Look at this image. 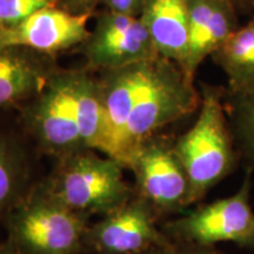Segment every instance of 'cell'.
<instances>
[{
	"label": "cell",
	"mask_w": 254,
	"mask_h": 254,
	"mask_svg": "<svg viewBox=\"0 0 254 254\" xmlns=\"http://www.w3.org/2000/svg\"><path fill=\"white\" fill-rule=\"evenodd\" d=\"M127 170L134 176V192L159 217L180 214L190 206L189 177L174 151L172 136L158 133L139 145Z\"/></svg>",
	"instance_id": "obj_7"
},
{
	"label": "cell",
	"mask_w": 254,
	"mask_h": 254,
	"mask_svg": "<svg viewBox=\"0 0 254 254\" xmlns=\"http://www.w3.org/2000/svg\"><path fill=\"white\" fill-rule=\"evenodd\" d=\"M200 90L201 104L194 125L174 139V151L190 180L192 205L240 166L225 110L226 87L201 82Z\"/></svg>",
	"instance_id": "obj_1"
},
{
	"label": "cell",
	"mask_w": 254,
	"mask_h": 254,
	"mask_svg": "<svg viewBox=\"0 0 254 254\" xmlns=\"http://www.w3.org/2000/svg\"><path fill=\"white\" fill-rule=\"evenodd\" d=\"M227 75L226 92L247 95L254 92V14L211 56Z\"/></svg>",
	"instance_id": "obj_14"
},
{
	"label": "cell",
	"mask_w": 254,
	"mask_h": 254,
	"mask_svg": "<svg viewBox=\"0 0 254 254\" xmlns=\"http://www.w3.org/2000/svg\"><path fill=\"white\" fill-rule=\"evenodd\" d=\"M2 225L19 254H81L90 219L57 201L38 182Z\"/></svg>",
	"instance_id": "obj_4"
},
{
	"label": "cell",
	"mask_w": 254,
	"mask_h": 254,
	"mask_svg": "<svg viewBox=\"0 0 254 254\" xmlns=\"http://www.w3.org/2000/svg\"><path fill=\"white\" fill-rule=\"evenodd\" d=\"M140 254H224L215 246H202L192 243H184L168 239Z\"/></svg>",
	"instance_id": "obj_18"
},
{
	"label": "cell",
	"mask_w": 254,
	"mask_h": 254,
	"mask_svg": "<svg viewBox=\"0 0 254 254\" xmlns=\"http://www.w3.org/2000/svg\"><path fill=\"white\" fill-rule=\"evenodd\" d=\"M95 150H81L57 159L55 168L39 184L57 201L90 219L106 215L135 195L116 159Z\"/></svg>",
	"instance_id": "obj_3"
},
{
	"label": "cell",
	"mask_w": 254,
	"mask_h": 254,
	"mask_svg": "<svg viewBox=\"0 0 254 254\" xmlns=\"http://www.w3.org/2000/svg\"><path fill=\"white\" fill-rule=\"evenodd\" d=\"M62 0H0V30L14 26L51 5H59Z\"/></svg>",
	"instance_id": "obj_17"
},
{
	"label": "cell",
	"mask_w": 254,
	"mask_h": 254,
	"mask_svg": "<svg viewBox=\"0 0 254 254\" xmlns=\"http://www.w3.org/2000/svg\"><path fill=\"white\" fill-rule=\"evenodd\" d=\"M252 174L245 173L236 194L218 199L172 219L161 230L172 240L202 246L230 241L240 249L254 250V211L250 196Z\"/></svg>",
	"instance_id": "obj_6"
},
{
	"label": "cell",
	"mask_w": 254,
	"mask_h": 254,
	"mask_svg": "<svg viewBox=\"0 0 254 254\" xmlns=\"http://www.w3.org/2000/svg\"><path fill=\"white\" fill-rule=\"evenodd\" d=\"M99 0H62L59 6L74 14H93Z\"/></svg>",
	"instance_id": "obj_19"
},
{
	"label": "cell",
	"mask_w": 254,
	"mask_h": 254,
	"mask_svg": "<svg viewBox=\"0 0 254 254\" xmlns=\"http://www.w3.org/2000/svg\"><path fill=\"white\" fill-rule=\"evenodd\" d=\"M240 27L238 12L227 0H189V55L185 72L194 79L212 56Z\"/></svg>",
	"instance_id": "obj_11"
},
{
	"label": "cell",
	"mask_w": 254,
	"mask_h": 254,
	"mask_svg": "<svg viewBox=\"0 0 254 254\" xmlns=\"http://www.w3.org/2000/svg\"><path fill=\"white\" fill-rule=\"evenodd\" d=\"M200 104L201 94L194 79L172 60L158 57L136 94L113 159L127 170L139 145L164 127L199 111Z\"/></svg>",
	"instance_id": "obj_2"
},
{
	"label": "cell",
	"mask_w": 254,
	"mask_h": 254,
	"mask_svg": "<svg viewBox=\"0 0 254 254\" xmlns=\"http://www.w3.org/2000/svg\"><path fill=\"white\" fill-rule=\"evenodd\" d=\"M141 21L159 56L185 71L189 55V0H146Z\"/></svg>",
	"instance_id": "obj_13"
},
{
	"label": "cell",
	"mask_w": 254,
	"mask_h": 254,
	"mask_svg": "<svg viewBox=\"0 0 254 254\" xmlns=\"http://www.w3.org/2000/svg\"><path fill=\"white\" fill-rule=\"evenodd\" d=\"M159 220L153 207L135 194L88 225L85 250L94 254H140L170 239L159 227Z\"/></svg>",
	"instance_id": "obj_8"
},
{
	"label": "cell",
	"mask_w": 254,
	"mask_h": 254,
	"mask_svg": "<svg viewBox=\"0 0 254 254\" xmlns=\"http://www.w3.org/2000/svg\"><path fill=\"white\" fill-rule=\"evenodd\" d=\"M225 110L245 173L254 172V92L247 95H231L225 92Z\"/></svg>",
	"instance_id": "obj_16"
},
{
	"label": "cell",
	"mask_w": 254,
	"mask_h": 254,
	"mask_svg": "<svg viewBox=\"0 0 254 254\" xmlns=\"http://www.w3.org/2000/svg\"><path fill=\"white\" fill-rule=\"evenodd\" d=\"M0 254H19V252L15 250V247L6 239L4 241H0Z\"/></svg>",
	"instance_id": "obj_21"
},
{
	"label": "cell",
	"mask_w": 254,
	"mask_h": 254,
	"mask_svg": "<svg viewBox=\"0 0 254 254\" xmlns=\"http://www.w3.org/2000/svg\"><path fill=\"white\" fill-rule=\"evenodd\" d=\"M75 69H57L45 87L21 107V124L43 153L56 159L86 148L79 127Z\"/></svg>",
	"instance_id": "obj_5"
},
{
	"label": "cell",
	"mask_w": 254,
	"mask_h": 254,
	"mask_svg": "<svg viewBox=\"0 0 254 254\" xmlns=\"http://www.w3.org/2000/svg\"><path fill=\"white\" fill-rule=\"evenodd\" d=\"M37 183L32 179L25 148L14 136L0 129V224Z\"/></svg>",
	"instance_id": "obj_15"
},
{
	"label": "cell",
	"mask_w": 254,
	"mask_h": 254,
	"mask_svg": "<svg viewBox=\"0 0 254 254\" xmlns=\"http://www.w3.org/2000/svg\"><path fill=\"white\" fill-rule=\"evenodd\" d=\"M53 57L25 47H0V111L26 104L57 69Z\"/></svg>",
	"instance_id": "obj_12"
},
{
	"label": "cell",
	"mask_w": 254,
	"mask_h": 254,
	"mask_svg": "<svg viewBox=\"0 0 254 254\" xmlns=\"http://www.w3.org/2000/svg\"><path fill=\"white\" fill-rule=\"evenodd\" d=\"M237 9L238 14H254V0H227Z\"/></svg>",
	"instance_id": "obj_20"
},
{
	"label": "cell",
	"mask_w": 254,
	"mask_h": 254,
	"mask_svg": "<svg viewBox=\"0 0 254 254\" xmlns=\"http://www.w3.org/2000/svg\"><path fill=\"white\" fill-rule=\"evenodd\" d=\"M80 51L91 68L101 71L160 57L140 18L111 11L98 15L94 30Z\"/></svg>",
	"instance_id": "obj_9"
},
{
	"label": "cell",
	"mask_w": 254,
	"mask_h": 254,
	"mask_svg": "<svg viewBox=\"0 0 254 254\" xmlns=\"http://www.w3.org/2000/svg\"><path fill=\"white\" fill-rule=\"evenodd\" d=\"M90 17L71 13L59 5L46 6L21 23L0 30V47H25L53 57L87 40Z\"/></svg>",
	"instance_id": "obj_10"
}]
</instances>
